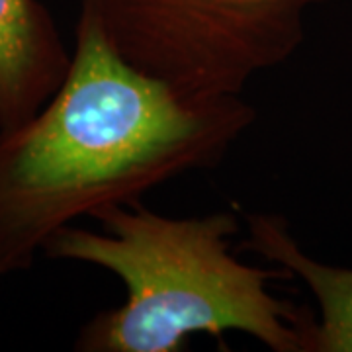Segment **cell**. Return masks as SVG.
<instances>
[{"label": "cell", "instance_id": "2", "mask_svg": "<svg viewBox=\"0 0 352 352\" xmlns=\"http://www.w3.org/2000/svg\"><path fill=\"white\" fill-rule=\"evenodd\" d=\"M102 231L67 226L43 254L98 266L126 288L122 305L96 314L78 331L82 352H182L190 337L243 333L272 352H305L314 317L270 289L286 270L252 266L231 252L239 215L170 217L143 201L94 217Z\"/></svg>", "mask_w": 352, "mask_h": 352}, {"label": "cell", "instance_id": "5", "mask_svg": "<svg viewBox=\"0 0 352 352\" xmlns=\"http://www.w3.org/2000/svg\"><path fill=\"white\" fill-rule=\"evenodd\" d=\"M245 223L241 247L302 280L317 302L319 315L307 331L305 352H352V268L309 256L282 215L249 214Z\"/></svg>", "mask_w": 352, "mask_h": 352}, {"label": "cell", "instance_id": "1", "mask_svg": "<svg viewBox=\"0 0 352 352\" xmlns=\"http://www.w3.org/2000/svg\"><path fill=\"white\" fill-rule=\"evenodd\" d=\"M254 120L243 96H192L143 75L78 12L61 88L0 131V280L32 268L76 219L217 166Z\"/></svg>", "mask_w": 352, "mask_h": 352}, {"label": "cell", "instance_id": "3", "mask_svg": "<svg viewBox=\"0 0 352 352\" xmlns=\"http://www.w3.org/2000/svg\"><path fill=\"white\" fill-rule=\"evenodd\" d=\"M325 0H80L112 50L192 96H243L296 55L305 16Z\"/></svg>", "mask_w": 352, "mask_h": 352}, {"label": "cell", "instance_id": "4", "mask_svg": "<svg viewBox=\"0 0 352 352\" xmlns=\"http://www.w3.org/2000/svg\"><path fill=\"white\" fill-rule=\"evenodd\" d=\"M73 63L39 0H0V131L24 126L61 88Z\"/></svg>", "mask_w": 352, "mask_h": 352}]
</instances>
